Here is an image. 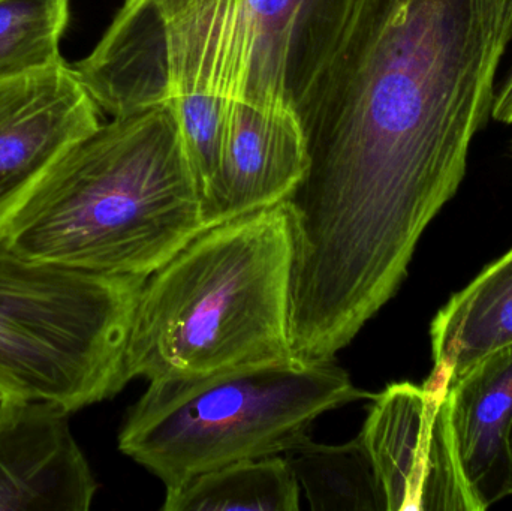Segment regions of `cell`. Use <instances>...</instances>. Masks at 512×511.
I'll use <instances>...</instances> for the list:
<instances>
[{"label":"cell","mask_w":512,"mask_h":511,"mask_svg":"<svg viewBox=\"0 0 512 511\" xmlns=\"http://www.w3.org/2000/svg\"><path fill=\"white\" fill-rule=\"evenodd\" d=\"M511 41L512 0H309L286 69L309 155L285 201L295 357L334 359L399 290Z\"/></svg>","instance_id":"1"},{"label":"cell","mask_w":512,"mask_h":511,"mask_svg":"<svg viewBox=\"0 0 512 511\" xmlns=\"http://www.w3.org/2000/svg\"><path fill=\"white\" fill-rule=\"evenodd\" d=\"M206 228L179 117L158 105L69 147L0 240L24 257L149 278Z\"/></svg>","instance_id":"2"},{"label":"cell","mask_w":512,"mask_h":511,"mask_svg":"<svg viewBox=\"0 0 512 511\" xmlns=\"http://www.w3.org/2000/svg\"><path fill=\"white\" fill-rule=\"evenodd\" d=\"M285 201L206 228L144 281L126 380L192 377L292 359Z\"/></svg>","instance_id":"3"},{"label":"cell","mask_w":512,"mask_h":511,"mask_svg":"<svg viewBox=\"0 0 512 511\" xmlns=\"http://www.w3.org/2000/svg\"><path fill=\"white\" fill-rule=\"evenodd\" d=\"M249 63V0H125L74 69L113 117L174 108L204 212L218 177L225 117L245 93Z\"/></svg>","instance_id":"4"},{"label":"cell","mask_w":512,"mask_h":511,"mask_svg":"<svg viewBox=\"0 0 512 511\" xmlns=\"http://www.w3.org/2000/svg\"><path fill=\"white\" fill-rule=\"evenodd\" d=\"M373 396L333 360L164 378L126 414L119 449L171 491L225 465L283 455L322 414Z\"/></svg>","instance_id":"5"},{"label":"cell","mask_w":512,"mask_h":511,"mask_svg":"<svg viewBox=\"0 0 512 511\" xmlns=\"http://www.w3.org/2000/svg\"><path fill=\"white\" fill-rule=\"evenodd\" d=\"M146 279L24 257L0 240V392L71 414L117 395Z\"/></svg>","instance_id":"6"},{"label":"cell","mask_w":512,"mask_h":511,"mask_svg":"<svg viewBox=\"0 0 512 511\" xmlns=\"http://www.w3.org/2000/svg\"><path fill=\"white\" fill-rule=\"evenodd\" d=\"M372 401L360 437L385 511H475L454 447L447 390L396 383Z\"/></svg>","instance_id":"7"},{"label":"cell","mask_w":512,"mask_h":511,"mask_svg":"<svg viewBox=\"0 0 512 511\" xmlns=\"http://www.w3.org/2000/svg\"><path fill=\"white\" fill-rule=\"evenodd\" d=\"M101 126L74 68L0 78V239L51 165Z\"/></svg>","instance_id":"8"},{"label":"cell","mask_w":512,"mask_h":511,"mask_svg":"<svg viewBox=\"0 0 512 511\" xmlns=\"http://www.w3.org/2000/svg\"><path fill=\"white\" fill-rule=\"evenodd\" d=\"M307 165L306 135L289 99H237L225 117L218 177L204 204L206 227L288 200Z\"/></svg>","instance_id":"9"},{"label":"cell","mask_w":512,"mask_h":511,"mask_svg":"<svg viewBox=\"0 0 512 511\" xmlns=\"http://www.w3.org/2000/svg\"><path fill=\"white\" fill-rule=\"evenodd\" d=\"M69 411L39 401L0 405V511H87L98 483Z\"/></svg>","instance_id":"10"},{"label":"cell","mask_w":512,"mask_h":511,"mask_svg":"<svg viewBox=\"0 0 512 511\" xmlns=\"http://www.w3.org/2000/svg\"><path fill=\"white\" fill-rule=\"evenodd\" d=\"M451 434L475 511L512 495V344L478 360L447 392Z\"/></svg>","instance_id":"11"},{"label":"cell","mask_w":512,"mask_h":511,"mask_svg":"<svg viewBox=\"0 0 512 511\" xmlns=\"http://www.w3.org/2000/svg\"><path fill=\"white\" fill-rule=\"evenodd\" d=\"M430 336L435 369L426 384L441 390L487 354L512 344V249L448 300Z\"/></svg>","instance_id":"12"},{"label":"cell","mask_w":512,"mask_h":511,"mask_svg":"<svg viewBox=\"0 0 512 511\" xmlns=\"http://www.w3.org/2000/svg\"><path fill=\"white\" fill-rule=\"evenodd\" d=\"M164 511H297L300 485L277 456L225 465L167 491Z\"/></svg>","instance_id":"13"},{"label":"cell","mask_w":512,"mask_h":511,"mask_svg":"<svg viewBox=\"0 0 512 511\" xmlns=\"http://www.w3.org/2000/svg\"><path fill=\"white\" fill-rule=\"evenodd\" d=\"M315 511H385L384 495L363 440L340 446L309 437L283 453Z\"/></svg>","instance_id":"14"},{"label":"cell","mask_w":512,"mask_h":511,"mask_svg":"<svg viewBox=\"0 0 512 511\" xmlns=\"http://www.w3.org/2000/svg\"><path fill=\"white\" fill-rule=\"evenodd\" d=\"M68 18L69 0H0V78L65 63L60 39Z\"/></svg>","instance_id":"15"},{"label":"cell","mask_w":512,"mask_h":511,"mask_svg":"<svg viewBox=\"0 0 512 511\" xmlns=\"http://www.w3.org/2000/svg\"><path fill=\"white\" fill-rule=\"evenodd\" d=\"M307 3L309 0H249L251 63L240 99L256 104L288 99L286 69Z\"/></svg>","instance_id":"16"},{"label":"cell","mask_w":512,"mask_h":511,"mask_svg":"<svg viewBox=\"0 0 512 511\" xmlns=\"http://www.w3.org/2000/svg\"><path fill=\"white\" fill-rule=\"evenodd\" d=\"M492 119L504 125H512V69L496 92L492 108Z\"/></svg>","instance_id":"17"},{"label":"cell","mask_w":512,"mask_h":511,"mask_svg":"<svg viewBox=\"0 0 512 511\" xmlns=\"http://www.w3.org/2000/svg\"><path fill=\"white\" fill-rule=\"evenodd\" d=\"M5 401H6L5 395H3L2 392H0V405H2L3 402H5Z\"/></svg>","instance_id":"18"}]
</instances>
